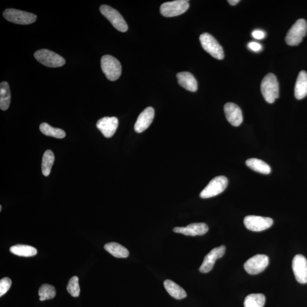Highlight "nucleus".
Returning a JSON list of instances; mask_svg holds the SVG:
<instances>
[{
    "mask_svg": "<svg viewBox=\"0 0 307 307\" xmlns=\"http://www.w3.org/2000/svg\"><path fill=\"white\" fill-rule=\"evenodd\" d=\"M260 90L264 99L268 103H273L279 97V83L275 74L270 73L265 76L260 85Z\"/></svg>",
    "mask_w": 307,
    "mask_h": 307,
    "instance_id": "nucleus-1",
    "label": "nucleus"
},
{
    "mask_svg": "<svg viewBox=\"0 0 307 307\" xmlns=\"http://www.w3.org/2000/svg\"><path fill=\"white\" fill-rule=\"evenodd\" d=\"M101 67L105 77L110 81H117L122 73L120 62L110 55L103 56L101 59Z\"/></svg>",
    "mask_w": 307,
    "mask_h": 307,
    "instance_id": "nucleus-2",
    "label": "nucleus"
},
{
    "mask_svg": "<svg viewBox=\"0 0 307 307\" xmlns=\"http://www.w3.org/2000/svg\"><path fill=\"white\" fill-rule=\"evenodd\" d=\"M34 57L40 64L48 67H60L65 64L64 58L48 49H41L36 51Z\"/></svg>",
    "mask_w": 307,
    "mask_h": 307,
    "instance_id": "nucleus-3",
    "label": "nucleus"
},
{
    "mask_svg": "<svg viewBox=\"0 0 307 307\" xmlns=\"http://www.w3.org/2000/svg\"><path fill=\"white\" fill-rule=\"evenodd\" d=\"M307 23L305 19H299L287 32L286 42L289 46H298L307 34Z\"/></svg>",
    "mask_w": 307,
    "mask_h": 307,
    "instance_id": "nucleus-4",
    "label": "nucleus"
},
{
    "mask_svg": "<svg viewBox=\"0 0 307 307\" xmlns=\"http://www.w3.org/2000/svg\"><path fill=\"white\" fill-rule=\"evenodd\" d=\"M3 16L6 20L18 25L32 24L37 18V16L32 13L15 9H6Z\"/></svg>",
    "mask_w": 307,
    "mask_h": 307,
    "instance_id": "nucleus-5",
    "label": "nucleus"
},
{
    "mask_svg": "<svg viewBox=\"0 0 307 307\" xmlns=\"http://www.w3.org/2000/svg\"><path fill=\"white\" fill-rule=\"evenodd\" d=\"M200 42L205 51L212 57L222 60L224 58V52L222 46L216 39L209 33L205 32L200 36Z\"/></svg>",
    "mask_w": 307,
    "mask_h": 307,
    "instance_id": "nucleus-6",
    "label": "nucleus"
},
{
    "mask_svg": "<svg viewBox=\"0 0 307 307\" xmlns=\"http://www.w3.org/2000/svg\"><path fill=\"white\" fill-rule=\"evenodd\" d=\"M100 11L117 31L123 32L128 31V26L127 22L117 10L111 7L110 6L103 5L100 6Z\"/></svg>",
    "mask_w": 307,
    "mask_h": 307,
    "instance_id": "nucleus-7",
    "label": "nucleus"
},
{
    "mask_svg": "<svg viewBox=\"0 0 307 307\" xmlns=\"http://www.w3.org/2000/svg\"><path fill=\"white\" fill-rule=\"evenodd\" d=\"M189 1L187 0H177L166 2L161 5V15L166 17H173L183 14L189 9Z\"/></svg>",
    "mask_w": 307,
    "mask_h": 307,
    "instance_id": "nucleus-8",
    "label": "nucleus"
},
{
    "mask_svg": "<svg viewBox=\"0 0 307 307\" xmlns=\"http://www.w3.org/2000/svg\"><path fill=\"white\" fill-rule=\"evenodd\" d=\"M228 180L224 176H219L211 180L206 188L201 191L200 197L202 199H208L222 193L226 189Z\"/></svg>",
    "mask_w": 307,
    "mask_h": 307,
    "instance_id": "nucleus-9",
    "label": "nucleus"
},
{
    "mask_svg": "<svg viewBox=\"0 0 307 307\" xmlns=\"http://www.w3.org/2000/svg\"><path fill=\"white\" fill-rule=\"evenodd\" d=\"M268 257L263 254H257L252 257L244 264V269L250 275H256L265 270L268 266Z\"/></svg>",
    "mask_w": 307,
    "mask_h": 307,
    "instance_id": "nucleus-10",
    "label": "nucleus"
},
{
    "mask_svg": "<svg viewBox=\"0 0 307 307\" xmlns=\"http://www.w3.org/2000/svg\"><path fill=\"white\" fill-rule=\"evenodd\" d=\"M243 223L247 229L253 232H261L272 226L273 220L270 217L247 216L244 219Z\"/></svg>",
    "mask_w": 307,
    "mask_h": 307,
    "instance_id": "nucleus-11",
    "label": "nucleus"
},
{
    "mask_svg": "<svg viewBox=\"0 0 307 307\" xmlns=\"http://www.w3.org/2000/svg\"><path fill=\"white\" fill-rule=\"evenodd\" d=\"M292 270L295 278L300 283H307V260L305 257L298 254L292 260Z\"/></svg>",
    "mask_w": 307,
    "mask_h": 307,
    "instance_id": "nucleus-12",
    "label": "nucleus"
},
{
    "mask_svg": "<svg viewBox=\"0 0 307 307\" xmlns=\"http://www.w3.org/2000/svg\"><path fill=\"white\" fill-rule=\"evenodd\" d=\"M226 250V246L222 245L211 250L205 257L202 265H201L199 269L200 272L201 273H207L210 272L213 269L216 260L221 258L224 255Z\"/></svg>",
    "mask_w": 307,
    "mask_h": 307,
    "instance_id": "nucleus-13",
    "label": "nucleus"
},
{
    "mask_svg": "<svg viewBox=\"0 0 307 307\" xmlns=\"http://www.w3.org/2000/svg\"><path fill=\"white\" fill-rule=\"evenodd\" d=\"M224 110L226 120L233 127H239L242 124V111L237 105L233 102H227L224 105Z\"/></svg>",
    "mask_w": 307,
    "mask_h": 307,
    "instance_id": "nucleus-14",
    "label": "nucleus"
},
{
    "mask_svg": "<svg viewBox=\"0 0 307 307\" xmlns=\"http://www.w3.org/2000/svg\"><path fill=\"white\" fill-rule=\"evenodd\" d=\"M118 125V119L115 117H105L97 121V127L104 136L111 138L116 131Z\"/></svg>",
    "mask_w": 307,
    "mask_h": 307,
    "instance_id": "nucleus-15",
    "label": "nucleus"
},
{
    "mask_svg": "<svg viewBox=\"0 0 307 307\" xmlns=\"http://www.w3.org/2000/svg\"><path fill=\"white\" fill-rule=\"evenodd\" d=\"M155 112L153 108L147 107L141 112L134 125V130L140 133L146 130L150 126L154 118Z\"/></svg>",
    "mask_w": 307,
    "mask_h": 307,
    "instance_id": "nucleus-16",
    "label": "nucleus"
},
{
    "mask_svg": "<svg viewBox=\"0 0 307 307\" xmlns=\"http://www.w3.org/2000/svg\"><path fill=\"white\" fill-rule=\"evenodd\" d=\"M209 226L205 223H193L186 227H176L173 229L175 233H181L186 236H201L207 233Z\"/></svg>",
    "mask_w": 307,
    "mask_h": 307,
    "instance_id": "nucleus-17",
    "label": "nucleus"
},
{
    "mask_svg": "<svg viewBox=\"0 0 307 307\" xmlns=\"http://www.w3.org/2000/svg\"><path fill=\"white\" fill-rule=\"evenodd\" d=\"M178 82L187 91L194 92L197 90V82L195 78L189 72H181L177 74Z\"/></svg>",
    "mask_w": 307,
    "mask_h": 307,
    "instance_id": "nucleus-18",
    "label": "nucleus"
},
{
    "mask_svg": "<svg viewBox=\"0 0 307 307\" xmlns=\"http://www.w3.org/2000/svg\"><path fill=\"white\" fill-rule=\"evenodd\" d=\"M295 97L301 100L307 95V73L305 71L299 72L295 86Z\"/></svg>",
    "mask_w": 307,
    "mask_h": 307,
    "instance_id": "nucleus-19",
    "label": "nucleus"
},
{
    "mask_svg": "<svg viewBox=\"0 0 307 307\" xmlns=\"http://www.w3.org/2000/svg\"><path fill=\"white\" fill-rule=\"evenodd\" d=\"M165 289L174 298L180 300L186 298L187 293L180 286L170 280H166L164 282Z\"/></svg>",
    "mask_w": 307,
    "mask_h": 307,
    "instance_id": "nucleus-20",
    "label": "nucleus"
},
{
    "mask_svg": "<svg viewBox=\"0 0 307 307\" xmlns=\"http://www.w3.org/2000/svg\"><path fill=\"white\" fill-rule=\"evenodd\" d=\"M246 164L247 167L257 173L268 175L272 172V168L268 164L257 158H250L247 160L246 161Z\"/></svg>",
    "mask_w": 307,
    "mask_h": 307,
    "instance_id": "nucleus-21",
    "label": "nucleus"
},
{
    "mask_svg": "<svg viewBox=\"0 0 307 307\" xmlns=\"http://www.w3.org/2000/svg\"><path fill=\"white\" fill-rule=\"evenodd\" d=\"M11 101V94L7 82L3 81L0 84V108L6 111L9 107Z\"/></svg>",
    "mask_w": 307,
    "mask_h": 307,
    "instance_id": "nucleus-22",
    "label": "nucleus"
},
{
    "mask_svg": "<svg viewBox=\"0 0 307 307\" xmlns=\"http://www.w3.org/2000/svg\"><path fill=\"white\" fill-rule=\"evenodd\" d=\"M104 249L111 255L116 258H127L129 252L125 247L116 242H110L105 244Z\"/></svg>",
    "mask_w": 307,
    "mask_h": 307,
    "instance_id": "nucleus-23",
    "label": "nucleus"
},
{
    "mask_svg": "<svg viewBox=\"0 0 307 307\" xmlns=\"http://www.w3.org/2000/svg\"><path fill=\"white\" fill-rule=\"evenodd\" d=\"M10 251L15 255L22 257H32L37 253V250L34 247L25 245H16L11 247Z\"/></svg>",
    "mask_w": 307,
    "mask_h": 307,
    "instance_id": "nucleus-24",
    "label": "nucleus"
},
{
    "mask_svg": "<svg viewBox=\"0 0 307 307\" xmlns=\"http://www.w3.org/2000/svg\"><path fill=\"white\" fill-rule=\"evenodd\" d=\"M54 160L53 152L49 150L46 151L43 156L42 163V171L44 176L48 177L50 174Z\"/></svg>",
    "mask_w": 307,
    "mask_h": 307,
    "instance_id": "nucleus-25",
    "label": "nucleus"
},
{
    "mask_svg": "<svg viewBox=\"0 0 307 307\" xmlns=\"http://www.w3.org/2000/svg\"><path fill=\"white\" fill-rule=\"evenodd\" d=\"M39 129L43 134L47 136L53 137L59 139H62L65 136V133L64 130L52 127L47 123L41 124Z\"/></svg>",
    "mask_w": 307,
    "mask_h": 307,
    "instance_id": "nucleus-26",
    "label": "nucleus"
},
{
    "mask_svg": "<svg viewBox=\"0 0 307 307\" xmlns=\"http://www.w3.org/2000/svg\"><path fill=\"white\" fill-rule=\"evenodd\" d=\"M265 303V296L261 293H253L246 297L244 302V307H263Z\"/></svg>",
    "mask_w": 307,
    "mask_h": 307,
    "instance_id": "nucleus-27",
    "label": "nucleus"
},
{
    "mask_svg": "<svg viewBox=\"0 0 307 307\" xmlns=\"http://www.w3.org/2000/svg\"><path fill=\"white\" fill-rule=\"evenodd\" d=\"M38 294L40 296L39 299L41 301H44L46 300L54 298L56 295V290L54 286L45 284L39 289Z\"/></svg>",
    "mask_w": 307,
    "mask_h": 307,
    "instance_id": "nucleus-28",
    "label": "nucleus"
},
{
    "mask_svg": "<svg viewBox=\"0 0 307 307\" xmlns=\"http://www.w3.org/2000/svg\"><path fill=\"white\" fill-rule=\"evenodd\" d=\"M69 293L73 297H78L80 295L81 289L79 284V278L77 276L72 277L67 287Z\"/></svg>",
    "mask_w": 307,
    "mask_h": 307,
    "instance_id": "nucleus-29",
    "label": "nucleus"
},
{
    "mask_svg": "<svg viewBox=\"0 0 307 307\" xmlns=\"http://www.w3.org/2000/svg\"><path fill=\"white\" fill-rule=\"evenodd\" d=\"M12 285V280L7 277L0 280V296L5 295Z\"/></svg>",
    "mask_w": 307,
    "mask_h": 307,
    "instance_id": "nucleus-30",
    "label": "nucleus"
},
{
    "mask_svg": "<svg viewBox=\"0 0 307 307\" xmlns=\"http://www.w3.org/2000/svg\"><path fill=\"white\" fill-rule=\"evenodd\" d=\"M248 48L251 50L255 52H259L261 50L262 46L261 45L259 44V43L255 42H250L248 44Z\"/></svg>",
    "mask_w": 307,
    "mask_h": 307,
    "instance_id": "nucleus-31",
    "label": "nucleus"
},
{
    "mask_svg": "<svg viewBox=\"0 0 307 307\" xmlns=\"http://www.w3.org/2000/svg\"><path fill=\"white\" fill-rule=\"evenodd\" d=\"M265 32L260 30H256L252 32L253 38L257 39H262L265 37Z\"/></svg>",
    "mask_w": 307,
    "mask_h": 307,
    "instance_id": "nucleus-32",
    "label": "nucleus"
},
{
    "mask_svg": "<svg viewBox=\"0 0 307 307\" xmlns=\"http://www.w3.org/2000/svg\"><path fill=\"white\" fill-rule=\"evenodd\" d=\"M227 2H229V4L231 5H236L238 4V3L240 2L239 0H228Z\"/></svg>",
    "mask_w": 307,
    "mask_h": 307,
    "instance_id": "nucleus-33",
    "label": "nucleus"
},
{
    "mask_svg": "<svg viewBox=\"0 0 307 307\" xmlns=\"http://www.w3.org/2000/svg\"><path fill=\"white\" fill-rule=\"evenodd\" d=\"M1 210H2V207L1 206H0V211H1Z\"/></svg>",
    "mask_w": 307,
    "mask_h": 307,
    "instance_id": "nucleus-34",
    "label": "nucleus"
}]
</instances>
